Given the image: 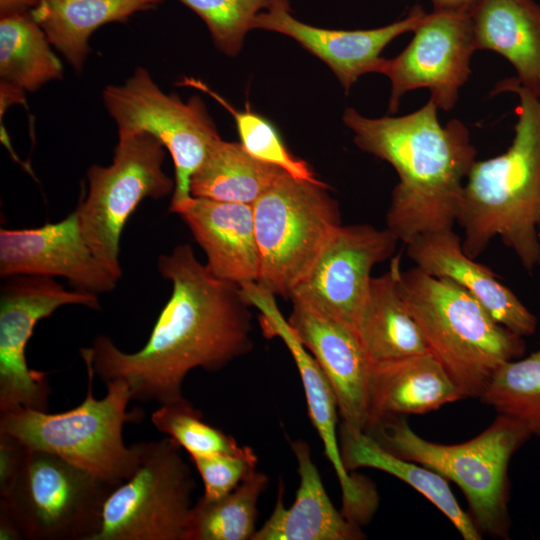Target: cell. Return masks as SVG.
Wrapping results in <instances>:
<instances>
[{"instance_id":"obj_1","label":"cell","mask_w":540,"mask_h":540,"mask_svg":"<svg viewBox=\"0 0 540 540\" xmlns=\"http://www.w3.org/2000/svg\"><path fill=\"white\" fill-rule=\"evenodd\" d=\"M157 265L172 292L144 347L126 353L99 335L80 354L105 383L125 381L132 400L163 405L184 398L191 370L216 372L251 351L252 315L240 286L214 276L190 245L161 255Z\"/></svg>"},{"instance_id":"obj_2","label":"cell","mask_w":540,"mask_h":540,"mask_svg":"<svg viewBox=\"0 0 540 540\" xmlns=\"http://www.w3.org/2000/svg\"><path fill=\"white\" fill-rule=\"evenodd\" d=\"M437 111L429 99L399 117L367 118L354 108L342 117L355 144L388 162L398 175L386 224L404 244L421 234L453 229L476 160L467 127L457 119L442 125Z\"/></svg>"},{"instance_id":"obj_3","label":"cell","mask_w":540,"mask_h":540,"mask_svg":"<svg viewBox=\"0 0 540 540\" xmlns=\"http://www.w3.org/2000/svg\"><path fill=\"white\" fill-rule=\"evenodd\" d=\"M518 96L514 138L495 157L473 163L463 188L456 222L464 230L462 248L477 258L499 237L526 269L540 267V92L513 77L498 82L492 95Z\"/></svg>"},{"instance_id":"obj_4","label":"cell","mask_w":540,"mask_h":540,"mask_svg":"<svg viewBox=\"0 0 540 540\" xmlns=\"http://www.w3.org/2000/svg\"><path fill=\"white\" fill-rule=\"evenodd\" d=\"M398 288L430 353L465 397L481 398L498 368L523 355V337L497 323L450 279L415 266L400 272Z\"/></svg>"},{"instance_id":"obj_5","label":"cell","mask_w":540,"mask_h":540,"mask_svg":"<svg viewBox=\"0 0 540 540\" xmlns=\"http://www.w3.org/2000/svg\"><path fill=\"white\" fill-rule=\"evenodd\" d=\"M365 433L395 456L421 464L454 482L464 493L469 515L481 534L508 538V465L532 436L520 421L499 414L476 437L452 445L420 437L405 416L382 418Z\"/></svg>"},{"instance_id":"obj_6","label":"cell","mask_w":540,"mask_h":540,"mask_svg":"<svg viewBox=\"0 0 540 540\" xmlns=\"http://www.w3.org/2000/svg\"><path fill=\"white\" fill-rule=\"evenodd\" d=\"M85 366L88 388L80 405L53 414L27 408L0 412V432L12 435L28 449L55 454L119 486L132 477L141 461L143 442L128 447L122 436L124 424L140 415L126 412L132 395L123 380L107 382L106 395L96 399L92 390L95 374Z\"/></svg>"},{"instance_id":"obj_7","label":"cell","mask_w":540,"mask_h":540,"mask_svg":"<svg viewBox=\"0 0 540 540\" xmlns=\"http://www.w3.org/2000/svg\"><path fill=\"white\" fill-rule=\"evenodd\" d=\"M253 206L260 270L256 283L291 298L341 224L324 182L285 173Z\"/></svg>"},{"instance_id":"obj_8","label":"cell","mask_w":540,"mask_h":540,"mask_svg":"<svg viewBox=\"0 0 540 540\" xmlns=\"http://www.w3.org/2000/svg\"><path fill=\"white\" fill-rule=\"evenodd\" d=\"M114 486L55 454L28 449L0 508L29 540H92Z\"/></svg>"},{"instance_id":"obj_9","label":"cell","mask_w":540,"mask_h":540,"mask_svg":"<svg viewBox=\"0 0 540 540\" xmlns=\"http://www.w3.org/2000/svg\"><path fill=\"white\" fill-rule=\"evenodd\" d=\"M165 147L147 133L118 134L113 162L87 171L88 193L76 211L83 237L118 280L119 242L124 226L145 198L173 194L175 181L163 170Z\"/></svg>"},{"instance_id":"obj_10","label":"cell","mask_w":540,"mask_h":540,"mask_svg":"<svg viewBox=\"0 0 540 540\" xmlns=\"http://www.w3.org/2000/svg\"><path fill=\"white\" fill-rule=\"evenodd\" d=\"M102 97L118 134H150L170 153L175 169L170 211L176 214L192 198L193 174L221 139L205 103L198 96L184 102L163 92L143 67L125 83L108 85Z\"/></svg>"},{"instance_id":"obj_11","label":"cell","mask_w":540,"mask_h":540,"mask_svg":"<svg viewBox=\"0 0 540 540\" xmlns=\"http://www.w3.org/2000/svg\"><path fill=\"white\" fill-rule=\"evenodd\" d=\"M171 438L143 442L135 473L107 497L92 540H185L195 481Z\"/></svg>"},{"instance_id":"obj_12","label":"cell","mask_w":540,"mask_h":540,"mask_svg":"<svg viewBox=\"0 0 540 540\" xmlns=\"http://www.w3.org/2000/svg\"><path fill=\"white\" fill-rule=\"evenodd\" d=\"M0 291V412L47 411L51 392L46 373L29 369L25 350L37 322L64 305L100 309L95 294L66 290L51 277L6 278Z\"/></svg>"},{"instance_id":"obj_13","label":"cell","mask_w":540,"mask_h":540,"mask_svg":"<svg viewBox=\"0 0 540 540\" xmlns=\"http://www.w3.org/2000/svg\"><path fill=\"white\" fill-rule=\"evenodd\" d=\"M413 32L406 48L394 58H383L376 72L391 83L389 113L397 112L404 94L419 88L430 91L438 109L450 111L470 76L471 57L477 50L471 14L434 9Z\"/></svg>"},{"instance_id":"obj_14","label":"cell","mask_w":540,"mask_h":540,"mask_svg":"<svg viewBox=\"0 0 540 540\" xmlns=\"http://www.w3.org/2000/svg\"><path fill=\"white\" fill-rule=\"evenodd\" d=\"M241 290L248 304L259 311L264 334L280 338L294 359L302 381L309 418L340 483L342 513L359 526L367 523L378 505V495L369 480L350 474L343 464L336 429L338 404L327 377L282 315L276 296L258 283L244 285Z\"/></svg>"},{"instance_id":"obj_15","label":"cell","mask_w":540,"mask_h":540,"mask_svg":"<svg viewBox=\"0 0 540 540\" xmlns=\"http://www.w3.org/2000/svg\"><path fill=\"white\" fill-rule=\"evenodd\" d=\"M399 241L387 227L341 225L291 298L355 329L368 298L372 268L389 259Z\"/></svg>"},{"instance_id":"obj_16","label":"cell","mask_w":540,"mask_h":540,"mask_svg":"<svg viewBox=\"0 0 540 540\" xmlns=\"http://www.w3.org/2000/svg\"><path fill=\"white\" fill-rule=\"evenodd\" d=\"M0 275L64 277L79 291H112L117 279L97 259L81 232L75 210L65 219L33 229H1Z\"/></svg>"},{"instance_id":"obj_17","label":"cell","mask_w":540,"mask_h":540,"mask_svg":"<svg viewBox=\"0 0 540 540\" xmlns=\"http://www.w3.org/2000/svg\"><path fill=\"white\" fill-rule=\"evenodd\" d=\"M288 322L327 377L344 426L365 432L367 389L371 367L354 328L292 297Z\"/></svg>"},{"instance_id":"obj_18","label":"cell","mask_w":540,"mask_h":540,"mask_svg":"<svg viewBox=\"0 0 540 540\" xmlns=\"http://www.w3.org/2000/svg\"><path fill=\"white\" fill-rule=\"evenodd\" d=\"M426 15L414 6L408 15L389 25L368 30L324 29L300 22L291 15L288 0H274L254 20L253 29L286 35L322 60L348 93L357 79L376 73L384 48L398 36L414 31Z\"/></svg>"},{"instance_id":"obj_19","label":"cell","mask_w":540,"mask_h":540,"mask_svg":"<svg viewBox=\"0 0 540 540\" xmlns=\"http://www.w3.org/2000/svg\"><path fill=\"white\" fill-rule=\"evenodd\" d=\"M406 245L408 257L423 272L447 278L471 294L505 328L522 337L537 329V318L488 267L465 254L451 230L421 234Z\"/></svg>"},{"instance_id":"obj_20","label":"cell","mask_w":540,"mask_h":540,"mask_svg":"<svg viewBox=\"0 0 540 540\" xmlns=\"http://www.w3.org/2000/svg\"><path fill=\"white\" fill-rule=\"evenodd\" d=\"M217 278L238 286L256 283L260 260L253 206L192 197L177 213Z\"/></svg>"},{"instance_id":"obj_21","label":"cell","mask_w":540,"mask_h":540,"mask_svg":"<svg viewBox=\"0 0 540 540\" xmlns=\"http://www.w3.org/2000/svg\"><path fill=\"white\" fill-rule=\"evenodd\" d=\"M300 477L295 500L284 506L282 481L275 507L251 540H360L361 526L348 520L331 502L323 485L311 449L302 439L290 441Z\"/></svg>"},{"instance_id":"obj_22","label":"cell","mask_w":540,"mask_h":540,"mask_svg":"<svg viewBox=\"0 0 540 540\" xmlns=\"http://www.w3.org/2000/svg\"><path fill=\"white\" fill-rule=\"evenodd\" d=\"M462 398L461 390L431 353L372 362L366 430L382 418L424 414Z\"/></svg>"},{"instance_id":"obj_23","label":"cell","mask_w":540,"mask_h":540,"mask_svg":"<svg viewBox=\"0 0 540 540\" xmlns=\"http://www.w3.org/2000/svg\"><path fill=\"white\" fill-rule=\"evenodd\" d=\"M477 50L504 57L514 80L540 92V5L534 0H479L470 12Z\"/></svg>"},{"instance_id":"obj_24","label":"cell","mask_w":540,"mask_h":540,"mask_svg":"<svg viewBox=\"0 0 540 540\" xmlns=\"http://www.w3.org/2000/svg\"><path fill=\"white\" fill-rule=\"evenodd\" d=\"M401 255L389 270L372 277L369 294L356 325L371 362L392 361L430 353L424 334L409 313L398 288Z\"/></svg>"},{"instance_id":"obj_25","label":"cell","mask_w":540,"mask_h":540,"mask_svg":"<svg viewBox=\"0 0 540 540\" xmlns=\"http://www.w3.org/2000/svg\"><path fill=\"white\" fill-rule=\"evenodd\" d=\"M338 437L342 461L347 471L374 468L395 476L439 509L465 540L481 539V532L469 513L459 506L448 480L442 475L421 464L395 456L363 431L341 424Z\"/></svg>"},{"instance_id":"obj_26","label":"cell","mask_w":540,"mask_h":540,"mask_svg":"<svg viewBox=\"0 0 540 540\" xmlns=\"http://www.w3.org/2000/svg\"><path fill=\"white\" fill-rule=\"evenodd\" d=\"M164 0H40L31 14L54 46L80 71L89 54L88 39L101 26L124 22Z\"/></svg>"},{"instance_id":"obj_27","label":"cell","mask_w":540,"mask_h":540,"mask_svg":"<svg viewBox=\"0 0 540 540\" xmlns=\"http://www.w3.org/2000/svg\"><path fill=\"white\" fill-rule=\"evenodd\" d=\"M285 173L251 156L241 143L218 140L190 181L192 197L253 205Z\"/></svg>"},{"instance_id":"obj_28","label":"cell","mask_w":540,"mask_h":540,"mask_svg":"<svg viewBox=\"0 0 540 540\" xmlns=\"http://www.w3.org/2000/svg\"><path fill=\"white\" fill-rule=\"evenodd\" d=\"M62 75V63L31 11L0 16L1 85L34 92Z\"/></svg>"},{"instance_id":"obj_29","label":"cell","mask_w":540,"mask_h":540,"mask_svg":"<svg viewBox=\"0 0 540 540\" xmlns=\"http://www.w3.org/2000/svg\"><path fill=\"white\" fill-rule=\"evenodd\" d=\"M268 482L266 474L254 471L220 498H199L190 510L185 540H251L258 500Z\"/></svg>"},{"instance_id":"obj_30","label":"cell","mask_w":540,"mask_h":540,"mask_svg":"<svg viewBox=\"0 0 540 540\" xmlns=\"http://www.w3.org/2000/svg\"><path fill=\"white\" fill-rule=\"evenodd\" d=\"M481 399L540 436V350L501 365Z\"/></svg>"},{"instance_id":"obj_31","label":"cell","mask_w":540,"mask_h":540,"mask_svg":"<svg viewBox=\"0 0 540 540\" xmlns=\"http://www.w3.org/2000/svg\"><path fill=\"white\" fill-rule=\"evenodd\" d=\"M181 85L192 86L206 92L232 114L240 143L251 156L278 166L295 178L321 182L306 161L294 156L289 151L276 128L267 119L252 112L249 108L244 111L236 110L224 98L199 80L185 78Z\"/></svg>"},{"instance_id":"obj_32","label":"cell","mask_w":540,"mask_h":540,"mask_svg":"<svg viewBox=\"0 0 540 540\" xmlns=\"http://www.w3.org/2000/svg\"><path fill=\"white\" fill-rule=\"evenodd\" d=\"M160 432L169 435L191 456L237 454L244 450L236 440L202 420V413L186 399L163 404L151 415Z\"/></svg>"},{"instance_id":"obj_33","label":"cell","mask_w":540,"mask_h":540,"mask_svg":"<svg viewBox=\"0 0 540 540\" xmlns=\"http://www.w3.org/2000/svg\"><path fill=\"white\" fill-rule=\"evenodd\" d=\"M207 25L215 46L228 56L237 55L255 17L274 0H178Z\"/></svg>"},{"instance_id":"obj_34","label":"cell","mask_w":540,"mask_h":540,"mask_svg":"<svg viewBox=\"0 0 540 540\" xmlns=\"http://www.w3.org/2000/svg\"><path fill=\"white\" fill-rule=\"evenodd\" d=\"M204 484L203 497L220 498L233 491L244 479L256 471L257 455L245 446L237 454L191 456Z\"/></svg>"},{"instance_id":"obj_35","label":"cell","mask_w":540,"mask_h":540,"mask_svg":"<svg viewBox=\"0 0 540 540\" xmlns=\"http://www.w3.org/2000/svg\"><path fill=\"white\" fill-rule=\"evenodd\" d=\"M28 448L18 439L0 432V496L4 495L23 465Z\"/></svg>"},{"instance_id":"obj_36","label":"cell","mask_w":540,"mask_h":540,"mask_svg":"<svg viewBox=\"0 0 540 540\" xmlns=\"http://www.w3.org/2000/svg\"><path fill=\"white\" fill-rule=\"evenodd\" d=\"M25 539L15 520L0 508V540Z\"/></svg>"},{"instance_id":"obj_37","label":"cell","mask_w":540,"mask_h":540,"mask_svg":"<svg viewBox=\"0 0 540 540\" xmlns=\"http://www.w3.org/2000/svg\"><path fill=\"white\" fill-rule=\"evenodd\" d=\"M40 0H0V16L30 12Z\"/></svg>"},{"instance_id":"obj_38","label":"cell","mask_w":540,"mask_h":540,"mask_svg":"<svg viewBox=\"0 0 540 540\" xmlns=\"http://www.w3.org/2000/svg\"><path fill=\"white\" fill-rule=\"evenodd\" d=\"M436 10H461L469 11L479 0H431Z\"/></svg>"}]
</instances>
